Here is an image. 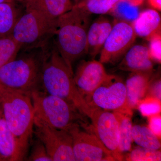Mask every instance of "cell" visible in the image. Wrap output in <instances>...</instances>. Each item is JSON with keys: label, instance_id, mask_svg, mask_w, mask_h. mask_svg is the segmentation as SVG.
<instances>
[{"label": "cell", "instance_id": "cell-1", "mask_svg": "<svg viewBox=\"0 0 161 161\" xmlns=\"http://www.w3.org/2000/svg\"><path fill=\"white\" fill-rule=\"evenodd\" d=\"M47 43L42 47L40 84L47 93L66 101L80 114L88 116L92 107L76 86L74 72L64 62L54 43L51 47H47Z\"/></svg>", "mask_w": 161, "mask_h": 161}, {"label": "cell", "instance_id": "cell-2", "mask_svg": "<svg viewBox=\"0 0 161 161\" xmlns=\"http://www.w3.org/2000/svg\"><path fill=\"white\" fill-rule=\"evenodd\" d=\"M0 107L6 125L15 139L19 161L23 160L34 126L31 96L0 87Z\"/></svg>", "mask_w": 161, "mask_h": 161}, {"label": "cell", "instance_id": "cell-3", "mask_svg": "<svg viewBox=\"0 0 161 161\" xmlns=\"http://www.w3.org/2000/svg\"><path fill=\"white\" fill-rule=\"evenodd\" d=\"M90 15L74 5L70 10L57 19L53 43L71 70L75 61L86 53Z\"/></svg>", "mask_w": 161, "mask_h": 161}, {"label": "cell", "instance_id": "cell-4", "mask_svg": "<svg viewBox=\"0 0 161 161\" xmlns=\"http://www.w3.org/2000/svg\"><path fill=\"white\" fill-rule=\"evenodd\" d=\"M41 49L37 54L16 57L0 67V87L30 95L39 89L43 60Z\"/></svg>", "mask_w": 161, "mask_h": 161}, {"label": "cell", "instance_id": "cell-5", "mask_svg": "<svg viewBox=\"0 0 161 161\" xmlns=\"http://www.w3.org/2000/svg\"><path fill=\"white\" fill-rule=\"evenodd\" d=\"M31 96L35 119L54 129L68 132L73 127L82 123L79 111L62 98L39 89L32 92Z\"/></svg>", "mask_w": 161, "mask_h": 161}, {"label": "cell", "instance_id": "cell-6", "mask_svg": "<svg viewBox=\"0 0 161 161\" xmlns=\"http://www.w3.org/2000/svg\"><path fill=\"white\" fill-rule=\"evenodd\" d=\"M57 21L36 10L26 9L25 13L18 19L10 35L22 48H40L53 37Z\"/></svg>", "mask_w": 161, "mask_h": 161}, {"label": "cell", "instance_id": "cell-7", "mask_svg": "<svg viewBox=\"0 0 161 161\" xmlns=\"http://www.w3.org/2000/svg\"><path fill=\"white\" fill-rule=\"evenodd\" d=\"M73 140L75 161H116L112 153L106 148L95 133L89 131L84 124L76 125L69 130Z\"/></svg>", "mask_w": 161, "mask_h": 161}, {"label": "cell", "instance_id": "cell-8", "mask_svg": "<svg viewBox=\"0 0 161 161\" xmlns=\"http://www.w3.org/2000/svg\"><path fill=\"white\" fill-rule=\"evenodd\" d=\"M92 107L107 111L131 112L126 107L125 85L119 77L109 75L103 83L86 98Z\"/></svg>", "mask_w": 161, "mask_h": 161}, {"label": "cell", "instance_id": "cell-9", "mask_svg": "<svg viewBox=\"0 0 161 161\" xmlns=\"http://www.w3.org/2000/svg\"><path fill=\"white\" fill-rule=\"evenodd\" d=\"M34 128L52 161H75L69 132L54 129L35 119Z\"/></svg>", "mask_w": 161, "mask_h": 161}, {"label": "cell", "instance_id": "cell-10", "mask_svg": "<svg viewBox=\"0 0 161 161\" xmlns=\"http://www.w3.org/2000/svg\"><path fill=\"white\" fill-rule=\"evenodd\" d=\"M137 37L132 23L115 20L112 31L101 51L102 63H113L123 58Z\"/></svg>", "mask_w": 161, "mask_h": 161}, {"label": "cell", "instance_id": "cell-11", "mask_svg": "<svg viewBox=\"0 0 161 161\" xmlns=\"http://www.w3.org/2000/svg\"><path fill=\"white\" fill-rule=\"evenodd\" d=\"M88 117L92 120V128L97 137L116 160H121L118 153L119 126L114 112L92 107Z\"/></svg>", "mask_w": 161, "mask_h": 161}, {"label": "cell", "instance_id": "cell-12", "mask_svg": "<svg viewBox=\"0 0 161 161\" xmlns=\"http://www.w3.org/2000/svg\"><path fill=\"white\" fill-rule=\"evenodd\" d=\"M108 75L100 61L82 60L74 74V79L78 90L86 99L103 83Z\"/></svg>", "mask_w": 161, "mask_h": 161}, {"label": "cell", "instance_id": "cell-13", "mask_svg": "<svg viewBox=\"0 0 161 161\" xmlns=\"http://www.w3.org/2000/svg\"><path fill=\"white\" fill-rule=\"evenodd\" d=\"M151 71L133 72L127 79L126 107L131 110L138 106L147 94L150 81Z\"/></svg>", "mask_w": 161, "mask_h": 161}, {"label": "cell", "instance_id": "cell-14", "mask_svg": "<svg viewBox=\"0 0 161 161\" xmlns=\"http://www.w3.org/2000/svg\"><path fill=\"white\" fill-rule=\"evenodd\" d=\"M113 25L109 20L100 16L90 26L87 35L86 53L93 58L100 53Z\"/></svg>", "mask_w": 161, "mask_h": 161}, {"label": "cell", "instance_id": "cell-15", "mask_svg": "<svg viewBox=\"0 0 161 161\" xmlns=\"http://www.w3.org/2000/svg\"><path fill=\"white\" fill-rule=\"evenodd\" d=\"M119 64L121 69L130 71H151L153 68L148 47L133 45L124 56Z\"/></svg>", "mask_w": 161, "mask_h": 161}, {"label": "cell", "instance_id": "cell-16", "mask_svg": "<svg viewBox=\"0 0 161 161\" xmlns=\"http://www.w3.org/2000/svg\"><path fill=\"white\" fill-rule=\"evenodd\" d=\"M161 21L157 10L148 9L140 13L132 24L136 36L148 40L153 35L161 31Z\"/></svg>", "mask_w": 161, "mask_h": 161}, {"label": "cell", "instance_id": "cell-17", "mask_svg": "<svg viewBox=\"0 0 161 161\" xmlns=\"http://www.w3.org/2000/svg\"><path fill=\"white\" fill-rule=\"evenodd\" d=\"M26 9L39 12L53 19L69 11L74 4L71 0H27Z\"/></svg>", "mask_w": 161, "mask_h": 161}, {"label": "cell", "instance_id": "cell-18", "mask_svg": "<svg viewBox=\"0 0 161 161\" xmlns=\"http://www.w3.org/2000/svg\"><path fill=\"white\" fill-rule=\"evenodd\" d=\"M19 161L16 142L2 113L0 118V161Z\"/></svg>", "mask_w": 161, "mask_h": 161}, {"label": "cell", "instance_id": "cell-19", "mask_svg": "<svg viewBox=\"0 0 161 161\" xmlns=\"http://www.w3.org/2000/svg\"><path fill=\"white\" fill-rule=\"evenodd\" d=\"M119 126V139L118 148L119 155L121 158V153L130 151L132 147V123L131 112L114 111Z\"/></svg>", "mask_w": 161, "mask_h": 161}, {"label": "cell", "instance_id": "cell-20", "mask_svg": "<svg viewBox=\"0 0 161 161\" xmlns=\"http://www.w3.org/2000/svg\"><path fill=\"white\" fill-rule=\"evenodd\" d=\"M19 13L14 2L0 3V38L11 35Z\"/></svg>", "mask_w": 161, "mask_h": 161}, {"label": "cell", "instance_id": "cell-21", "mask_svg": "<svg viewBox=\"0 0 161 161\" xmlns=\"http://www.w3.org/2000/svg\"><path fill=\"white\" fill-rule=\"evenodd\" d=\"M132 138L139 147L153 150L160 149L159 138L148 127L140 125L132 126Z\"/></svg>", "mask_w": 161, "mask_h": 161}, {"label": "cell", "instance_id": "cell-22", "mask_svg": "<svg viewBox=\"0 0 161 161\" xmlns=\"http://www.w3.org/2000/svg\"><path fill=\"white\" fill-rule=\"evenodd\" d=\"M117 20L132 23L139 14L138 6L132 5L127 0H119L109 12Z\"/></svg>", "mask_w": 161, "mask_h": 161}, {"label": "cell", "instance_id": "cell-23", "mask_svg": "<svg viewBox=\"0 0 161 161\" xmlns=\"http://www.w3.org/2000/svg\"><path fill=\"white\" fill-rule=\"evenodd\" d=\"M21 48L11 35L0 38V67L16 58Z\"/></svg>", "mask_w": 161, "mask_h": 161}, {"label": "cell", "instance_id": "cell-24", "mask_svg": "<svg viewBox=\"0 0 161 161\" xmlns=\"http://www.w3.org/2000/svg\"><path fill=\"white\" fill-rule=\"evenodd\" d=\"M119 0H86L75 4L90 14L108 13Z\"/></svg>", "mask_w": 161, "mask_h": 161}, {"label": "cell", "instance_id": "cell-25", "mask_svg": "<svg viewBox=\"0 0 161 161\" xmlns=\"http://www.w3.org/2000/svg\"><path fill=\"white\" fill-rule=\"evenodd\" d=\"M127 160L131 161H159L161 160L159 150H153L139 147H136L129 154Z\"/></svg>", "mask_w": 161, "mask_h": 161}, {"label": "cell", "instance_id": "cell-26", "mask_svg": "<svg viewBox=\"0 0 161 161\" xmlns=\"http://www.w3.org/2000/svg\"><path fill=\"white\" fill-rule=\"evenodd\" d=\"M138 106L141 113L144 116L150 117L161 112V101L153 97H147L140 102Z\"/></svg>", "mask_w": 161, "mask_h": 161}, {"label": "cell", "instance_id": "cell-27", "mask_svg": "<svg viewBox=\"0 0 161 161\" xmlns=\"http://www.w3.org/2000/svg\"><path fill=\"white\" fill-rule=\"evenodd\" d=\"M150 42L149 49L150 57L152 60L161 63V31L156 33L148 40Z\"/></svg>", "mask_w": 161, "mask_h": 161}, {"label": "cell", "instance_id": "cell-28", "mask_svg": "<svg viewBox=\"0 0 161 161\" xmlns=\"http://www.w3.org/2000/svg\"><path fill=\"white\" fill-rule=\"evenodd\" d=\"M28 161H52L45 147L42 142L38 139L35 142L32 149Z\"/></svg>", "mask_w": 161, "mask_h": 161}, {"label": "cell", "instance_id": "cell-29", "mask_svg": "<svg viewBox=\"0 0 161 161\" xmlns=\"http://www.w3.org/2000/svg\"><path fill=\"white\" fill-rule=\"evenodd\" d=\"M161 81L160 79L150 80L147 93V97H153L161 101Z\"/></svg>", "mask_w": 161, "mask_h": 161}, {"label": "cell", "instance_id": "cell-30", "mask_svg": "<svg viewBox=\"0 0 161 161\" xmlns=\"http://www.w3.org/2000/svg\"><path fill=\"white\" fill-rule=\"evenodd\" d=\"M149 119V127L150 130L159 138L161 135V117L159 114L151 115Z\"/></svg>", "mask_w": 161, "mask_h": 161}, {"label": "cell", "instance_id": "cell-31", "mask_svg": "<svg viewBox=\"0 0 161 161\" xmlns=\"http://www.w3.org/2000/svg\"><path fill=\"white\" fill-rule=\"evenodd\" d=\"M148 2L153 9L161 11V0H148Z\"/></svg>", "mask_w": 161, "mask_h": 161}, {"label": "cell", "instance_id": "cell-32", "mask_svg": "<svg viewBox=\"0 0 161 161\" xmlns=\"http://www.w3.org/2000/svg\"><path fill=\"white\" fill-rule=\"evenodd\" d=\"M127 1L134 6H139L142 4L144 0H127Z\"/></svg>", "mask_w": 161, "mask_h": 161}, {"label": "cell", "instance_id": "cell-33", "mask_svg": "<svg viewBox=\"0 0 161 161\" xmlns=\"http://www.w3.org/2000/svg\"><path fill=\"white\" fill-rule=\"evenodd\" d=\"M12 1L11 0H0V3H11Z\"/></svg>", "mask_w": 161, "mask_h": 161}, {"label": "cell", "instance_id": "cell-34", "mask_svg": "<svg viewBox=\"0 0 161 161\" xmlns=\"http://www.w3.org/2000/svg\"><path fill=\"white\" fill-rule=\"evenodd\" d=\"M86 1V0H75V4H77V3H80V2H82V1Z\"/></svg>", "mask_w": 161, "mask_h": 161}, {"label": "cell", "instance_id": "cell-35", "mask_svg": "<svg viewBox=\"0 0 161 161\" xmlns=\"http://www.w3.org/2000/svg\"><path fill=\"white\" fill-rule=\"evenodd\" d=\"M12 2H14V1H19V2H26L27 0H11Z\"/></svg>", "mask_w": 161, "mask_h": 161}, {"label": "cell", "instance_id": "cell-36", "mask_svg": "<svg viewBox=\"0 0 161 161\" xmlns=\"http://www.w3.org/2000/svg\"><path fill=\"white\" fill-rule=\"evenodd\" d=\"M2 109H1V107H0V118H1V116H2Z\"/></svg>", "mask_w": 161, "mask_h": 161}]
</instances>
